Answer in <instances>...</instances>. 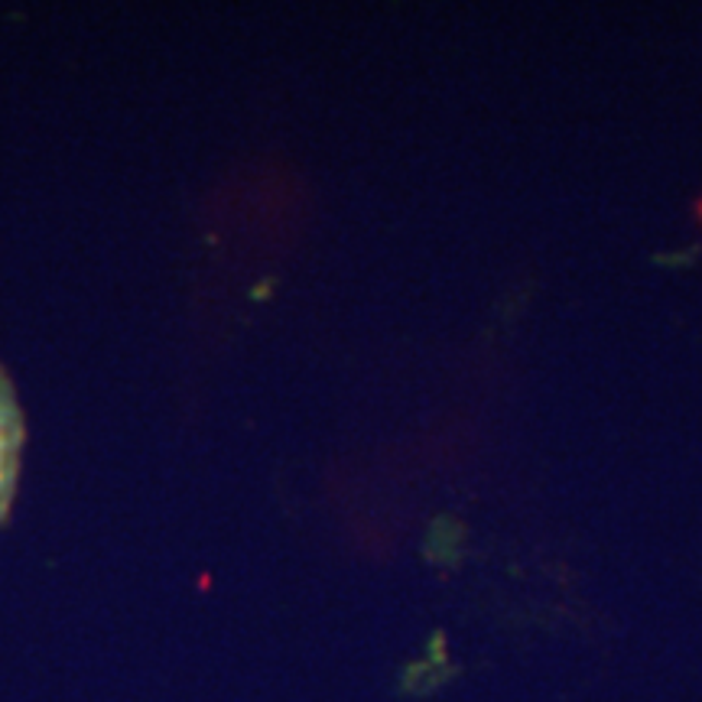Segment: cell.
<instances>
[{
	"label": "cell",
	"mask_w": 702,
	"mask_h": 702,
	"mask_svg": "<svg viewBox=\"0 0 702 702\" xmlns=\"http://www.w3.org/2000/svg\"><path fill=\"white\" fill-rule=\"evenodd\" d=\"M20 453H23V414H20L10 378L0 368V520L7 514L13 488H16Z\"/></svg>",
	"instance_id": "obj_1"
}]
</instances>
